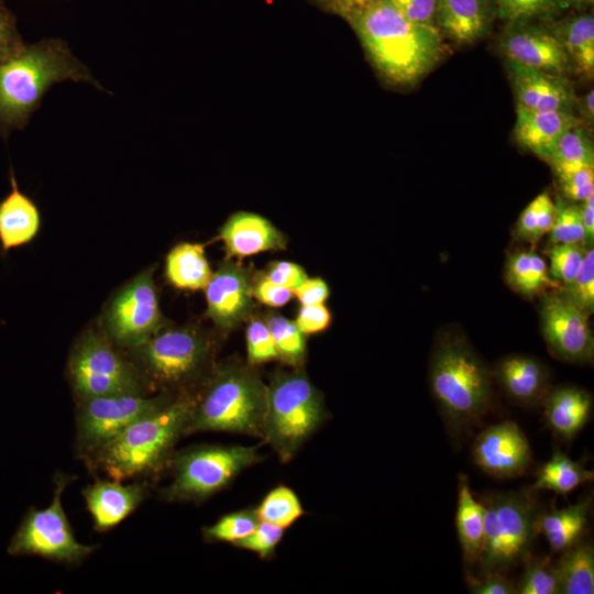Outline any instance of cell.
Wrapping results in <instances>:
<instances>
[{
  "instance_id": "52",
  "label": "cell",
  "mask_w": 594,
  "mask_h": 594,
  "mask_svg": "<svg viewBox=\"0 0 594 594\" xmlns=\"http://www.w3.org/2000/svg\"><path fill=\"white\" fill-rule=\"evenodd\" d=\"M300 305H320L329 298L328 284L320 277H307L293 290Z\"/></svg>"
},
{
  "instance_id": "18",
  "label": "cell",
  "mask_w": 594,
  "mask_h": 594,
  "mask_svg": "<svg viewBox=\"0 0 594 594\" xmlns=\"http://www.w3.org/2000/svg\"><path fill=\"white\" fill-rule=\"evenodd\" d=\"M517 107L530 111H570L576 100L570 81L560 75L546 73L520 63L506 62Z\"/></svg>"
},
{
  "instance_id": "2",
  "label": "cell",
  "mask_w": 594,
  "mask_h": 594,
  "mask_svg": "<svg viewBox=\"0 0 594 594\" xmlns=\"http://www.w3.org/2000/svg\"><path fill=\"white\" fill-rule=\"evenodd\" d=\"M64 80L103 87L61 38L23 44L0 59V136L22 130L40 107L45 92Z\"/></svg>"
},
{
  "instance_id": "33",
  "label": "cell",
  "mask_w": 594,
  "mask_h": 594,
  "mask_svg": "<svg viewBox=\"0 0 594 594\" xmlns=\"http://www.w3.org/2000/svg\"><path fill=\"white\" fill-rule=\"evenodd\" d=\"M264 320L272 334L277 360L289 367H304L307 356L306 336L295 321L277 312H268Z\"/></svg>"
},
{
  "instance_id": "16",
  "label": "cell",
  "mask_w": 594,
  "mask_h": 594,
  "mask_svg": "<svg viewBox=\"0 0 594 594\" xmlns=\"http://www.w3.org/2000/svg\"><path fill=\"white\" fill-rule=\"evenodd\" d=\"M252 277L240 262L224 261L205 287L206 316L221 330H230L253 312Z\"/></svg>"
},
{
  "instance_id": "36",
  "label": "cell",
  "mask_w": 594,
  "mask_h": 594,
  "mask_svg": "<svg viewBox=\"0 0 594 594\" xmlns=\"http://www.w3.org/2000/svg\"><path fill=\"white\" fill-rule=\"evenodd\" d=\"M556 212V202L549 193H541L520 213L516 226L517 235L531 243L538 242L551 230Z\"/></svg>"
},
{
  "instance_id": "57",
  "label": "cell",
  "mask_w": 594,
  "mask_h": 594,
  "mask_svg": "<svg viewBox=\"0 0 594 594\" xmlns=\"http://www.w3.org/2000/svg\"><path fill=\"white\" fill-rule=\"evenodd\" d=\"M6 7L3 0H0V9Z\"/></svg>"
},
{
  "instance_id": "30",
  "label": "cell",
  "mask_w": 594,
  "mask_h": 594,
  "mask_svg": "<svg viewBox=\"0 0 594 594\" xmlns=\"http://www.w3.org/2000/svg\"><path fill=\"white\" fill-rule=\"evenodd\" d=\"M554 562L558 576V594L594 593V548L587 540L560 552Z\"/></svg>"
},
{
  "instance_id": "55",
  "label": "cell",
  "mask_w": 594,
  "mask_h": 594,
  "mask_svg": "<svg viewBox=\"0 0 594 594\" xmlns=\"http://www.w3.org/2000/svg\"><path fill=\"white\" fill-rule=\"evenodd\" d=\"M575 108L580 112L581 122L592 127L594 121V90H588L581 99H578Z\"/></svg>"
},
{
  "instance_id": "35",
  "label": "cell",
  "mask_w": 594,
  "mask_h": 594,
  "mask_svg": "<svg viewBox=\"0 0 594 594\" xmlns=\"http://www.w3.org/2000/svg\"><path fill=\"white\" fill-rule=\"evenodd\" d=\"M254 510L260 521L283 529L290 527L305 514L299 497L286 485L272 488Z\"/></svg>"
},
{
  "instance_id": "49",
  "label": "cell",
  "mask_w": 594,
  "mask_h": 594,
  "mask_svg": "<svg viewBox=\"0 0 594 594\" xmlns=\"http://www.w3.org/2000/svg\"><path fill=\"white\" fill-rule=\"evenodd\" d=\"M294 321L305 336L315 334L330 326L331 312L324 304L301 305Z\"/></svg>"
},
{
  "instance_id": "29",
  "label": "cell",
  "mask_w": 594,
  "mask_h": 594,
  "mask_svg": "<svg viewBox=\"0 0 594 594\" xmlns=\"http://www.w3.org/2000/svg\"><path fill=\"white\" fill-rule=\"evenodd\" d=\"M165 275L176 288L183 290H202L207 286L212 271L201 243L180 242L166 255Z\"/></svg>"
},
{
  "instance_id": "5",
  "label": "cell",
  "mask_w": 594,
  "mask_h": 594,
  "mask_svg": "<svg viewBox=\"0 0 594 594\" xmlns=\"http://www.w3.org/2000/svg\"><path fill=\"white\" fill-rule=\"evenodd\" d=\"M267 385L254 366L231 361L215 365L194 403L186 435L218 431L263 439Z\"/></svg>"
},
{
  "instance_id": "22",
  "label": "cell",
  "mask_w": 594,
  "mask_h": 594,
  "mask_svg": "<svg viewBox=\"0 0 594 594\" xmlns=\"http://www.w3.org/2000/svg\"><path fill=\"white\" fill-rule=\"evenodd\" d=\"M579 124L581 120L570 111H530L517 107L514 135L521 147L549 163L560 138Z\"/></svg>"
},
{
  "instance_id": "15",
  "label": "cell",
  "mask_w": 594,
  "mask_h": 594,
  "mask_svg": "<svg viewBox=\"0 0 594 594\" xmlns=\"http://www.w3.org/2000/svg\"><path fill=\"white\" fill-rule=\"evenodd\" d=\"M471 455L482 472L499 480L522 475L532 461L527 437L512 420L483 429L473 441Z\"/></svg>"
},
{
  "instance_id": "44",
  "label": "cell",
  "mask_w": 594,
  "mask_h": 594,
  "mask_svg": "<svg viewBox=\"0 0 594 594\" xmlns=\"http://www.w3.org/2000/svg\"><path fill=\"white\" fill-rule=\"evenodd\" d=\"M285 529L260 521L257 527L245 538L234 542L232 546L252 551L261 559L271 558L278 543L282 541Z\"/></svg>"
},
{
  "instance_id": "12",
  "label": "cell",
  "mask_w": 594,
  "mask_h": 594,
  "mask_svg": "<svg viewBox=\"0 0 594 594\" xmlns=\"http://www.w3.org/2000/svg\"><path fill=\"white\" fill-rule=\"evenodd\" d=\"M176 395L121 394L78 399L76 451L85 461L135 420L156 410Z\"/></svg>"
},
{
  "instance_id": "1",
  "label": "cell",
  "mask_w": 594,
  "mask_h": 594,
  "mask_svg": "<svg viewBox=\"0 0 594 594\" xmlns=\"http://www.w3.org/2000/svg\"><path fill=\"white\" fill-rule=\"evenodd\" d=\"M344 19L380 73L394 84L416 82L441 57L439 30L410 22L391 0L369 2Z\"/></svg>"
},
{
  "instance_id": "42",
  "label": "cell",
  "mask_w": 594,
  "mask_h": 594,
  "mask_svg": "<svg viewBox=\"0 0 594 594\" xmlns=\"http://www.w3.org/2000/svg\"><path fill=\"white\" fill-rule=\"evenodd\" d=\"M248 364L256 366L277 360L276 348L264 319L250 317L245 332Z\"/></svg>"
},
{
  "instance_id": "7",
  "label": "cell",
  "mask_w": 594,
  "mask_h": 594,
  "mask_svg": "<svg viewBox=\"0 0 594 594\" xmlns=\"http://www.w3.org/2000/svg\"><path fill=\"white\" fill-rule=\"evenodd\" d=\"M327 417L322 393L302 367L277 371L267 385L263 439L288 462Z\"/></svg>"
},
{
  "instance_id": "24",
  "label": "cell",
  "mask_w": 594,
  "mask_h": 594,
  "mask_svg": "<svg viewBox=\"0 0 594 594\" xmlns=\"http://www.w3.org/2000/svg\"><path fill=\"white\" fill-rule=\"evenodd\" d=\"M541 404L547 427L564 441H572L582 431L593 408L590 393L573 385L549 391Z\"/></svg>"
},
{
  "instance_id": "20",
  "label": "cell",
  "mask_w": 594,
  "mask_h": 594,
  "mask_svg": "<svg viewBox=\"0 0 594 594\" xmlns=\"http://www.w3.org/2000/svg\"><path fill=\"white\" fill-rule=\"evenodd\" d=\"M145 483L123 484L120 480H97L82 491L97 531H107L132 514L145 499Z\"/></svg>"
},
{
  "instance_id": "27",
  "label": "cell",
  "mask_w": 594,
  "mask_h": 594,
  "mask_svg": "<svg viewBox=\"0 0 594 594\" xmlns=\"http://www.w3.org/2000/svg\"><path fill=\"white\" fill-rule=\"evenodd\" d=\"M549 30L564 50L571 68L581 76L592 78L594 74L593 13H580L553 21Z\"/></svg>"
},
{
  "instance_id": "10",
  "label": "cell",
  "mask_w": 594,
  "mask_h": 594,
  "mask_svg": "<svg viewBox=\"0 0 594 594\" xmlns=\"http://www.w3.org/2000/svg\"><path fill=\"white\" fill-rule=\"evenodd\" d=\"M67 367L77 399L151 392L133 361L95 330L75 342Z\"/></svg>"
},
{
  "instance_id": "54",
  "label": "cell",
  "mask_w": 594,
  "mask_h": 594,
  "mask_svg": "<svg viewBox=\"0 0 594 594\" xmlns=\"http://www.w3.org/2000/svg\"><path fill=\"white\" fill-rule=\"evenodd\" d=\"M580 210L586 241H592L594 237V194L582 201Z\"/></svg>"
},
{
  "instance_id": "17",
  "label": "cell",
  "mask_w": 594,
  "mask_h": 594,
  "mask_svg": "<svg viewBox=\"0 0 594 594\" xmlns=\"http://www.w3.org/2000/svg\"><path fill=\"white\" fill-rule=\"evenodd\" d=\"M499 47L507 59L546 73L564 76L571 69L564 50L549 28L531 21L508 23Z\"/></svg>"
},
{
  "instance_id": "56",
  "label": "cell",
  "mask_w": 594,
  "mask_h": 594,
  "mask_svg": "<svg viewBox=\"0 0 594 594\" xmlns=\"http://www.w3.org/2000/svg\"><path fill=\"white\" fill-rule=\"evenodd\" d=\"M566 7L575 10H584L593 4L594 0H562Z\"/></svg>"
},
{
  "instance_id": "47",
  "label": "cell",
  "mask_w": 594,
  "mask_h": 594,
  "mask_svg": "<svg viewBox=\"0 0 594 594\" xmlns=\"http://www.w3.org/2000/svg\"><path fill=\"white\" fill-rule=\"evenodd\" d=\"M252 295L255 300L272 308L285 306L294 297L293 290L275 284L263 272L252 277Z\"/></svg>"
},
{
  "instance_id": "14",
  "label": "cell",
  "mask_w": 594,
  "mask_h": 594,
  "mask_svg": "<svg viewBox=\"0 0 594 594\" xmlns=\"http://www.w3.org/2000/svg\"><path fill=\"white\" fill-rule=\"evenodd\" d=\"M540 323L544 341L559 359L579 364L592 361L594 339L588 314L563 292L544 296Z\"/></svg>"
},
{
  "instance_id": "41",
  "label": "cell",
  "mask_w": 594,
  "mask_h": 594,
  "mask_svg": "<svg viewBox=\"0 0 594 594\" xmlns=\"http://www.w3.org/2000/svg\"><path fill=\"white\" fill-rule=\"evenodd\" d=\"M563 293L586 314L594 309V250L585 251L582 264Z\"/></svg>"
},
{
  "instance_id": "31",
  "label": "cell",
  "mask_w": 594,
  "mask_h": 594,
  "mask_svg": "<svg viewBox=\"0 0 594 594\" xmlns=\"http://www.w3.org/2000/svg\"><path fill=\"white\" fill-rule=\"evenodd\" d=\"M505 277L514 290L528 298L559 287V282L550 276L546 261L530 250L518 251L508 257Z\"/></svg>"
},
{
  "instance_id": "34",
  "label": "cell",
  "mask_w": 594,
  "mask_h": 594,
  "mask_svg": "<svg viewBox=\"0 0 594 594\" xmlns=\"http://www.w3.org/2000/svg\"><path fill=\"white\" fill-rule=\"evenodd\" d=\"M549 163L556 174L594 166V147L582 124L568 130L557 143Z\"/></svg>"
},
{
  "instance_id": "4",
  "label": "cell",
  "mask_w": 594,
  "mask_h": 594,
  "mask_svg": "<svg viewBox=\"0 0 594 594\" xmlns=\"http://www.w3.org/2000/svg\"><path fill=\"white\" fill-rule=\"evenodd\" d=\"M193 403L194 393L176 395L129 425L87 460V465L120 481L158 473L169 464L176 442L186 435Z\"/></svg>"
},
{
  "instance_id": "28",
  "label": "cell",
  "mask_w": 594,
  "mask_h": 594,
  "mask_svg": "<svg viewBox=\"0 0 594 594\" xmlns=\"http://www.w3.org/2000/svg\"><path fill=\"white\" fill-rule=\"evenodd\" d=\"M455 527L465 568L477 565L484 543V508L464 474L458 481Z\"/></svg>"
},
{
  "instance_id": "19",
  "label": "cell",
  "mask_w": 594,
  "mask_h": 594,
  "mask_svg": "<svg viewBox=\"0 0 594 594\" xmlns=\"http://www.w3.org/2000/svg\"><path fill=\"white\" fill-rule=\"evenodd\" d=\"M228 258L242 260L287 248V237L266 218L248 211L231 215L219 230Z\"/></svg>"
},
{
  "instance_id": "13",
  "label": "cell",
  "mask_w": 594,
  "mask_h": 594,
  "mask_svg": "<svg viewBox=\"0 0 594 594\" xmlns=\"http://www.w3.org/2000/svg\"><path fill=\"white\" fill-rule=\"evenodd\" d=\"M163 327L153 268L121 287L102 316L103 334L114 345L129 350L145 343Z\"/></svg>"
},
{
  "instance_id": "26",
  "label": "cell",
  "mask_w": 594,
  "mask_h": 594,
  "mask_svg": "<svg viewBox=\"0 0 594 594\" xmlns=\"http://www.w3.org/2000/svg\"><path fill=\"white\" fill-rule=\"evenodd\" d=\"M592 503V495H586L564 508L552 507L539 514L538 534L543 535L552 553H560L582 540Z\"/></svg>"
},
{
  "instance_id": "39",
  "label": "cell",
  "mask_w": 594,
  "mask_h": 594,
  "mask_svg": "<svg viewBox=\"0 0 594 594\" xmlns=\"http://www.w3.org/2000/svg\"><path fill=\"white\" fill-rule=\"evenodd\" d=\"M260 524L254 509H241L226 514L215 524L202 529L205 540L210 542H234L245 538Z\"/></svg>"
},
{
  "instance_id": "43",
  "label": "cell",
  "mask_w": 594,
  "mask_h": 594,
  "mask_svg": "<svg viewBox=\"0 0 594 594\" xmlns=\"http://www.w3.org/2000/svg\"><path fill=\"white\" fill-rule=\"evenodd\" d=\"M585 251L581 244H552L548 251L550 276L564 285L569 284L579 271Z\"/></svg>"
},
{
  "instance_id": "32",
  "label": "cell",
  "mask_w": 594,
  "mask_h": 594,
  "mask_svg": "<svg viewBox=\"0 0 594 594\" xmlns=\"http://www.w3.org/2000/svg\"><path fill=\"white\" fill-rule=\"evenodd\" d=\"M593 480L594 472L585 469L581 461H574L562 451L554 450L550 459L539 468L530 488L535 492L546 490L568 495Z\"/></svg>"
},
{
  "instance_id": "6",
  "label": "cell",
  "mask_w": 594,
  "mask_h": 594,
  "mask_svg": "<svg viewBox=\"0 0 594 594\" xmlns=\"http://www.w3.org/2000/svg\"><path fill=\"white\" fill-rule=\"evenodd\" d=\"M132 352L150 391L166 394L195 393L215 367L212 340L193 327L164 326Z\"/></svg>"
},
{
  "instance_id": "23",
  "label": "cell",
  "mask_w": 594,
  "mask_h": 594,
  "mask_svg": "<svg viewBox=\"0 0 594 594\" xmlns=\"http://www.w3.org/2000/svg\"><path fill=\"white\" fill-rule=\"evenodd\" d=\"M496 14L493 0H438L436 22L455 43L471 44L488 33Z\"/></svg>"
},
{
  "instance_id": "9",
  "label": "cell",
  "mask_w": 594,
  "mask_h": 594,
  "mask_svg": "<svg viewBox=\"0 0 594 594\" xmlns=\"http://www.w3.org/2000/svg\"><path fill=\"white\" fill-rule=\"evenodd\" d=\"M261 460L255 447L200 444L173 454V480L162 491L168 502H201L230 485Z\"/></svg>"
},
{
  "instance_id": "21",
  "label": "cell",
  "mask_w": 594,
  "mask_h": 594,
  "mask_svg": "<svg viewBox=\"0 0 594 594\" xmlns=\"http://www.w3.org/2000/svg\"><path fill=\"white\" fill-rule=\"evenodd\" d=\"M9 182L10 190L0 200L2 254L32 243L42 227L41 211L35 201L19 188L12 166L9 170Z\"/></svg>"
},
{
  "instance_id": "48",
  "label": "cell",
  "mask_w": 594,
  "mask_h": 594,
  "mask_svg": "<svg viewBox=\"0 0 594 594\" xmlns=\"http://www.w3.org/2000/svg\"><path fill=\"white\" fill-rule=\"evenodd\" d=\"M410 22L437 28L438 0H391ZM438 29V28H437Z\"/></svg>"
},
{
  "instance_id": "11",
  "label": "cell",
  "mask_w": 594,
  "mask_h": 594,
  "mask_svg": "<svg viewBox=\"0 0 594 594\" xmlns=\"http://www.w3.org/2000/svg\"><path fill=\"white\" fill-rule=\"evenodd\" d=\"M67 484V476H56L51 505L43 509L32 507L26 512L9 542V554L37 556L76 564L97 549V546L81 543L75 537L62 505V494Z\"/></svg>"
},
{
  "instance_id": "40",
  "label": "cell",
  "mask_w": 594,
  "mask_h": 594,
  "mask_svg": "<svg viewBox=\"0 0 594 594\" xmlns=\"http://www.w3.org/2000/svg\"><path fill=\"white\" fill-rule=\"evenodd\" d=\"M556 207V219L548 233L550 243L582 244L586 241L580 206L565 204L558 199Z\"/></svg>"
},
{
  "instance_id": "51",
  "label": "cell",
  "mask_w": 594,
  "mask_h": 594,
  "mask_svg": "<svg viewBox=\"0 0 594 594\" xmlns=\"http://www.w3.org/2000/svg\"><path fill=\"white\" fill-rule=\"evenodd\" d=\"M23 41L18 32L16 20L7 7L0 9V59L16 52Z\"/></svg>"
},
{
  "instance_id": "53",
  "label": "cell",
  "mask_w": 594,
  "mask_h": 594,
  "mask_svg": "<svg viewBox=\"0 0 594 594\" xmlns=\"http://www.w3.org/2000/svg\"><path fill=\"white\" fill-rule=\"evenodd\" d=\"M374 0H315L324 10L345 16L351 11Z\"/></svg>"
},
{
  "instance_id": "25",
  "label": "cell",
  "mask_w": 594,
  "mask_h": 594,
  "mask_svg": "<svg viewBox=\"0 0 594 594\" xmlns=\"http://www.w3.org/2000/svg\"><path fill=\"white\" fill-rule=\"evenodd\" d=\"M495 375L506 395L519 405L540 404L549 392L548 370L532 356L516 354L504 358Z\"/></svg>"
},
{
  "instance_id": "46",
  "label": "cell",
  "mask_w": 594,
  "mask_h": 594,
  "mask_svg": "<svg viewBox=\"0 0 594 594\" xmlns=\"http://www.w3.org/2000/svg\"><path fill=\"white\" fill-rule=\"evenodd\" d=\"M465 582L469 591L475 594H516V583H514L506 572L490 571L473 575L465 573Z\"/></svg>"
},
{
  "instance_id": "8",
  "label": "cell",
  "mask_w": 594,
  "mask_h": 594,
  "mask_svg": "<svg viewBox=\"0 0 594 594\" xmlns=\"http://www.w3.org/2000/svg\"><path fill=\"white\" fill-rule=\"evenodd\" d=\"M534 493L529 487L479 496L484 508V543L479 574L506 572L531 553L540 514Z\"/></svg>"
},
{
  "instance_id": "50",
  "label": "cell",
  "mask_w": 594,
  "mask_h": 594,
  "mask_svg": "<svg viewBox=\"0 0 594 594\" xmlns=\"http://www.w3.org/2000/svg\"><path fill=\"white\" fill-rule=\"evenodd\" d=\"M263 273L275 284L290 290L297 288L308 277L300 265L289 261H274Z\"/></svg>"
},
{
  "instance_id": "37",
  "label": "cell",
  "mask_w": 594,
  "mask_h": 594,
  "mask_svg": "<svg viewBox=\"0 0 594 594\" xmlns=\"http://www.w3.org/2000/svg\"><path fill=\"white\" fill-rule=\"evenodd\" d=\"M497 15L507 21L521 22L534 20L551 21L566 6L562 0H493Z\"/></svg>"
},
{
  "instance_id": "45",
  "label": "cell",
  "mask_w": 594,
  "mask_h": 594,
  "mask_svg": "<svg viewBox=\"0 0 594 594\" xmlns=\"http://www.w3.org/2000/svg\"><path fill=\"white\" fill-rule=\"evenodd\" d=\"M565 198L582 202L594 194V166L556 174Z\"/></svg>"
},
{
  "instance_id": "3",
  "label": "cell",
  "mask_w": 594,
  "mask_h": 594,
  "mask_svg": "<svg viewBox=\"0 0 594 594\" xmlns=\"http://www.w3.org/2000/svg\"><path fill=\"white\" fill-rule=\"evenodd\" d=\"M429 385L447 432L457 443L481 425L491 408L490 372L459 336H444L436 343Z\"/></svg>"
},
{
  "instance_id": "38",
  "label": "cell",
  "mask_w": 594,
  "mask_h": 594,
  "mask_svg": "<svg viewBox=\"0 0 594 594\" xmlns=\"http://www.w3.org/2000/svg\"><path fill=\"white\" fill-rule=\"evenodd\" d=\"M524 571L516 584L519 594H558V576L550 557H532L522 561Z\"/></svg>"
}]
</instances>
